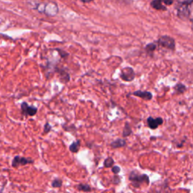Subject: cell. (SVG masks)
Listing matches in <instances>:
<instances>
[{
  "mask_svg": "<svg viewBox=\"0 0 193 193\" xmlns=\"http://www.w3.org/2000/svg\"><path fill=\"white\" fill-rule=\"evenodd\" d=\"M62 185H63V181L58 178L54 179L51 182V185H52L53 188H60Z\"/></svg>",
  "mask_w": 193,
  "mask_h": 193,
  "instance_id": "d6986e66",
  "label": "cell"
},
{
  "mask_svg": "<svg viewBox=\"0 0 193 193\" xmlns=\"http://www.w3.org/2000/svg\"><path fill=\"white\" fill-rule=\"evenodd\" d=\"M157 44L161 47L167 48V49L174 51L176 47L174 38L169 35H161L157 41Z\"/></svg>",
  "mask_w": 193,
  "mask_h": 193,
  "instance_id": "3957f363",
  "label": "cell"
},
{
  "mask_svg": "<svg viewBox=\"0 0 193 193\" xmlns=\"http://www.w3.org/2000/svg\"><path fill=\"white\" fill-rule=\"evenodd\" d=\"M22 113L26 116H34L36 114L38 109L34 106H29L26 102H22L20 105Z\"/></svg>",
  "mask_w": 193,
  "mask_h": 193,
  "instance_id": "52a82bcc",
  "label": "cell"
},
{
  "mask_svg": "<svg viewBox=\"0 0 193 193\" xmlns=\"http://www.w3.org/2000/svg\"><path fill=\"white\" fill-rule=\"evenodd\" d=\"M56 51H58V53L60 54V55L61 56L62 58H65V57H68L69 56V54H68L67 52H66V51H63V50L61 49H58V48H56Z\"/></svg>",
  "mask_w": 193,
  "mask_h": 193,
  "instance_id": "ffe728a7",
  "label": "cell"
},
{
  "mask_svg": "<svg viewBox=\"0 0 193 193\" xmlns=\"http://www.w3.org/2000/svg\"><path fill=\"white\" fill-rule=\"evenodd\" d=\"M134 70L130 66H126V67L123 68L121 70V74H120V77L121 79L124 81H131L134 79L135 78Z\"/></svg>",
  "mask_w": 193,
  "mask_h": 193,
  "instance_id": "5b68a950",
  "label": "cell"
},
{
  "mask_svg": "<svg viewBox=\"0 0 193 193\" xmlns=\"http://www.w3.org/2000/svg\"><path fill=\"white\" fill-rule=\"evenodd\" d=\"M51 130V125L48 122L46 123L44 125V133H49Z\"/></svg>",
  "mask_w": 193,
  "mask_h": 193,
  "instance_id": "44dd1931",
  "label": "cell"
},
{
  "mask_svg": "<svg viewBox=\"0 0 193 193\" xmlns=\"http://www.w3.org/2000/svg\"><path fill=\"white\" fill-rule=\"evenodd\" d=\"M150 5L152 8L157 11H167V7L163 5V1L161 0H154L150 2Z\"/></svg>",
  "mask_w": 193,
  "mask_h": 193,
  "instance_id": "30bf717a",
  "label": "cell"
},
{
  "mask_svg": "<svg viewBox=\"0 0 193 193\" xmlns=\"http://www.w3.org/2000/svg\"><path fill=\"white\" fill-rule=\"evenodd\" d=\"M174 89L177 93H183L186 90V87L185 84H182V83H177L174 86Z\"/></svg>",
  "mask_w": 193,
  "mask_h": 193,
  "instance_id": "e0dca14e",
  "label": "cell"
},
{
  "mask_svg": "<svg viewBox=\"0 0 193 193\" xmlns=\"http://www.w3.org/2000/svg\"><path fill=\"white\" fill-rule=\"evenodd\" d=\"M163 3L166 5H170L173 3V1H163Z\"/></svg>",
  "mask_w": 193,
  "mask_h": 193,
  "instance_id": "cb8c5ba5",
  "label": "cell"
},
{
  "mask_svg": "<svg viewBox=\"0 0 193 193\" xmlns=\"http://www.w3.org/2000/svg\"><path fill=\"white\" fill-rule=\"evenodd\" d=\"M34 162L33 160L30 158H25V157L19 156V155H16L14 157L11 162V166L14 168L20 167V166H24L26 164H32Z\"/></svg>",
  "mask_w": 193,
  "mask_h": 193,
  "instance_id": "8992f818",
  "label": "cell"
},
{
  "mask_svg": "<svg viewBox=\"0 0 193 193\" xmlns=\"http://www.w3.org/2000/svg\"><path fill=\"white\" fill-rule=\"evenodd\" d=\"M193 3V1H182L177 2L176 9L177 11V17L181 20H188L190 19V11L189 6Z\"/></svg>",
  "mask_w": 193,
  "mask_h": 193,
  "instance_id": "7a4b0ae2",
  "label": "cell"
},
{
  "mask_svg": "<svg viewBox=\"0 0 193 193\" xmlns=\"http://www.w3.org/2000/svg\"><path fill=\"white\" fill-rule=\"evenodd\" d=\"M59 73L60 74V80H61L62 82L63 83H67L68 81L70 79V77H69V73L67 72L64 70V69H60L59 70Z\"/></svg>",
  "mask_w": 193,
  "mask_h": 193,
  "instance_id": "5bb4252c",
  "label": "cell"
},
{
  "mask_svg": "<svg viewBox=\"0 0 193 193\" xmlns=\"http://www.w3.org/2000/svg\"><path fill=\"white\" fill-rule=\"evenodd\" d=\"M120 181H121V179H120L119 176H118L117 175H115V176L113 177V183L114 184H118L120 182Z\"/></svg>",
  "mask_w": 193,
  "mask_h": 193,
  "instance_id": "603a6c76",
  "label": "cell"
},
{
  "mask_svg": "<svg viewBox=\"0 0 193 193\" xmlns=\"http://www.w3.org/2000/svg\"><path fill=\"white\" fill-rule=\"evenodd\" d=\"M131 94L133 95V96H138L139 98H142V100H146V101H149V100H151L152 99V93L150 91H147V90H137L136 91L133 92Z\"/></svg>",
  "mask_w": 193,
  "mask_h": 193,
  "instance_id": "9c48e42d",
  "label": "cell"
},
{
  "mask_svg": "<svg viewBox=\"0 0 193 193\" xmlns=\"http://www.w3.org/2000/svg\"><path fill=\"white\" fill-rule=\"evenodd\" d=\"M121 171V168H120L118 166L115 165L112 167V172L114 173L115 175H117L119 173V172Z\"/></svg>",
  "mask_w": 193,
  "mask_h": 193,
  "instance_id": "7402d4cb",
  "label": "cell"
},
{
  "mask_svg": "<svg viewBox=\"0 0 193 193\" xmlns=\"http://www.w3.org/2000/svg\"><path fill=\"white\" fill-rule=\"evenodd\" d=\"M80 143H81L80 140H76L72 142V143L69 145V151L72 152V153H76V152H78L80 148Z\"/></svg>",
  "mask_w": 193,
  "mask_h": 193,
  "instance_id": "4fadbf2b",
  "label": "cell"
},
{
  "mask_svg": "<svg viewBox=\"0 0 193 193\" xmlns=\"http://www.w3.org/2000/svg\"><path fill=\"white\" fill-rule=\"evenodd\" d=\"M164 121H163V118H161V117H158V118H154L153 117L149 116V118H147V124L148 127H149L152 130H155V129L158 128V126L161 125L163 124Z\"/></svg>",
  "mask_w": 193,
  "mask_h": 193,
  "instance_id": "ba28073f",
  "label": "cell"
},
{
  "mask_svg": "<svg viewBox=\"0 0 193 193\" xmlns=\"http://www.w3.org/2000/svg\"><path fill=\"white\" fill-rule=\"evenodd\" d=\"M126 141L124 140V139H121V138H117L115 140L112 141L110 143L111 147L113 148V149H118V148L124 147V146H126Z\"/></svg>",
  "mask_w": 193,
  "mask_h": 193,
  "instance_id": "8fae6325",
  "label": "cell"
},
{
  "mask_svg": "<svg viewBox=\"0 0 193 193\" xmlns=\"http://www.w3.org/2000/svg\"><path fill=\"white\" fill-rule=\"evenodd\" d=\"M41 5L43 7L41 13H44L46 15L53 17L58 13V7L56 2H51L47 3H41Z\"/></svg>",
  "mask_w": 193,
  "mask_h": 193,
  "instance_id": "277c9868",
  "label": "cell"
},
{
  "mask_svg": "<svg viewBox=\"0 0 193 193\" xmlns=\"http://www.w3.org/2000/svg\"><path fill=\"white\" fill-rule=\"evenodd\" d=\"M77 188H78V191H84V192H89V191H91V187L88 184L86 183L78 184V186H77Z\"/></svg>",
  "mask_w": 193,
  "mask_h": 193,
  "instance_id": "2e32d148",
  "label": "cell"
},
{
  "mask_svg": "<svg viewBox=\"0 0 193 193\" xmlns=\"http://www.w3.org/2000/svg\"><path fill=\"white\" fill-rule=\"evenodd\" d=\"M114 164H115V161H114L113 158L112 157H108L106 159L104 160V162H103V165H104L105 167L108 168V167H112L114 166Z\"/></svg>",
  "mask_w": 193,
  "mask_h": 193,
  "instance_id": "ac0fdd59",
  "label": "cell"
},
{
  "mask_svg": "<svg viewBox=\"0 0 193 193\" xmlns=\"http://www.w3.org/2000/svg\"><path fill=\"white\" fill-rule=\"evenodd\" d=\"M157 48V44L156 43H149V44H146L144 47V49L146 51V54L149 56H152L153 54L154 51L156 50Z\"/></svg>",
  "mask_w": 193,
  "mask_h": 193,
  "instance_id": "7c38bea8",
  "label": "cell"
},
{
  "mask_svg": "<svg viewBox=\"0 0 193 193\" xmlns=\"http://www.w3.org/2000/svg\"><path fill=\"white\" fill-rule=\"evenodd\" d=\"M189 20H190V21H191V30L193 31V19H189Z\"/></svg>",
  "mask_w": 193,
  "mask_h": 193,
  "instance_id": "d4e9b609",
  "label": "cell"
},
{
  "mask_svg": "<svg viewBox=\"0 0 193 193\" xmlns=\"http://www.w3.org/2000/svg\"><path fill=\"white\" fill-rule=\"evenodd\" d=\"M129 180L131 182V185L134 188H139L142 184L145 183L146 185L149 184V177L145 173H139L136 170H133L130 173L128 176Z\"/></svg>",
  "mask_w": 193,
  "mask_h": 193,
  "instance_id": "6da1fadb",
  "label": "cell"
},
{
  "mask_svg": "<svg viewBox=\"0 0 193 193\" xmlns=\"http://www.w3.org/2000/svg\"><path fill=\"white\" fill-rule=\"evenodd\" d=\"M131 133H132L131 127H130V124H129L128 122H126L125 124H124V129H123L122 136L123 137H127V136H130Z\"/></svg>",
  "mask_w": 193,
  "mask_h": 193,
  "instance_id": "9a60e30c",
  "label": "cell"
}]
</instances>
